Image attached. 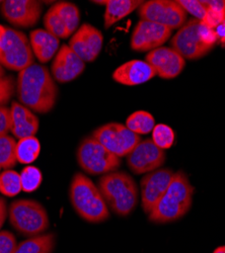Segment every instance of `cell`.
Returning <instances> with one entry per match:
<instances>
[{"label": "cell", "mask_w": 225, "mask_h": 253, "mask_svg": "<svg viewBox=\"0 0 225 253\" xmlns=\"http://www.w3.org/2000/svg\"><path fill=\"white\" fill-rule=\"evenodd\" d=\"M34 52L28 37L17 30L6 28L0 45V65L13 71H22L34 64Z\"/></svg>", "instance_id": "obj_7"}, {"label": "cell", "mask_w": 225, "mask_h": 253, "mask_svg": "<svg viewBox=\"0 0 225 253\" xmlns=\"http://www.w3.org/2000/svg\"><path fill=\"white\" fill-rule=\"evenodd\" d=\"M53 8L56 10L60 18L64 23L68 35L71 36L76 32L80 22V13L78 7L71 2L60 1L53 5Z\"/></svg>", "instance_id": "obj_24"}, {"label": "cell", "mask_w": 225, "mask_h": 253, "mask_svg": "<svg viewBox=\"0 0 225 253\" xmlns=\"http://www.w3.org/2000/svg\"><path fill=\"white\" fill-rule=\"evenodd\" d=\"M16 161L15 140L8 135L0 136V167L8 169L15 165Z\"/></svg>", "instance_id": "obj_27"}, {"label": "cell", "mask_w": 225, "mask_h": 253, "mask_svg": "<svg viewBox=\"0 0 225 253\" xmlns=\"http://www.w3.org/2000/svg\"><path fill=\"white\" fill-rule=\"evenodd\" d=\"M193 194L194 188L186 173L176 172L168 191L148 214L149 220L160 224L180 219L189 212Z\"/></svg>", "instance_id": "obj_3"}, {"label": "cell", "mask_w": 225, "mask_h": 253, "mask_svg": "<svg viewBox=\"0 0 225 253\" xmlns=\"http://www.w3.org/2000/svg\"><path fill=\"white\" fill-rule=\"evenodd\" d=\"M44 26L47 32L57 37L58 39H66L69 37L64 23L53 8V6L45 14Z\"/></svg>", "instance_id": "obj_29"}, {"label": "cell", "mask_w": 225, "mask_h": 253, "mask_svg": "<svg viewBox=\"0 0 225 253\" xmlns=\"http://www.w3.org/2000/svg\"><path fill=\"white\" fill-rule=\"evenodd\" d=\"M180 5L183 8L187 13H191L196 19L203 20V18L206 15L207 7L199 0H179L178 1Z\"/></svg>", "instance_id": "obj_32"}, {"label": "cell", "mask_w": 225, "mask_h": 253, "mask_svg": "<svg viewBox=\"0 0 225 253\" xmlns=\"http://www.w3.org/2000/svg\"><path fill=\"white\" fill-rule=\"evenodd\" d=\"M0 168H1V167H0Z\"/></svg>", "instance_id": "obj_42"}, {"label": "cell", "mask_w": 225, "mask_h": 253, "mask_svg": "<svg viewBox=\"0 0 225 253\" xmlns=\"http://www.w3.org/2000/svg\"><path fill=\"white\" fill-rule=\"evenodd\" d=\"M103 34L90 24H84L69 41V47L85 63L92 62L103 48Z\"/></svg>", "instance_id": "obj_15"}, {"label": "cell", "mask_w": 225, "mask_h": 253, "mask_svg": "<svg viewBox=\"0 0 225 253\" xmlns=\"http://www.w3.org/2000/svg\"><path fill=\"white\" fill-rule=\"evenodd\" d=\"M16 246V239L11 232L0 231V253H13Z\"/></svg>", "instance_id": "obj_34"}, {"label": "cell", "mask_w": 225, "mask_h": 253, "mask_svg": "<svg viewBox=\"0 0 225 253\" xmlns=\"http://www.w3.org/2000/svg\"><path fill=\"white\" fill-rule=\"evenodd\" d=\"M153 143L158 148L166 150L170 149L175 143V133L171 126L165 124H158L152 130V139Z\"/></svg>", "instance_id": "obj_31"}, {"label": "cell", "mask_w": 225, "mask_h": 253, "mask_svg": "<svg viewBox=\"0 0 225 253\" xmlns=\"http://www.w3.org/2000/svg\"><path fill=\"white\" fill-rule=\"evenodd\" d=\"M32 50L37 59L42 62H49L58 52L59 39L45 30H35L30 35Z\"/></svg>", "instance_id": "obj_20"}, {"label": "cell", "mask_w": 225, "mask_h": 253, "mask_svg": "<svg viewBox=\"0 0 225 253\" xmlns=\"http://www.w3.org/2000/svg\"><path fill=\"white\" fill-rule=\"evenodd\" d=\"M144 1L141 0H109L106 4L104 26L108 30L121 19L139 8Z\"/></svg>", "instance_id": "obj_21"}, {"label": "cell", "mask_w": 225, "mask_h": 253, "mask_svg": "<svg viewBox=\"0 0 225 253\" xmlns=\"http://www.w3.org/2000/svg\"><path fill=\"white\" fill-rule=\"evenodd\" d=\"M92 137L118 157L128 156L141 141L125 125L109 123L93 131Z\"/></svg>", "instance_id": "obj_9"}, {"label": "cell", "mask_w": 225, "mask_h": 253, "mask_svg": "<svg viewBox=\"0 0 225 253\" xmlns=\"http://www.w3.org/2000/svg\"><path fill=\"white\" fill-rule=\"evenodd\" d=\"M175 172L161 168L147 173L141 179V201L143 211L149 214L171 185Z\"/></svg>", "instance_id": "obj_13"}, {"label": "cell", "mask_w": 225, "mask_h": 253, "mask_svg": "<svg viewBox=\"0 0 225 253\" xmlns=\"http://www.w3.org/2000/svg\"><path fill=\"white\" fill-rule=\"evenodd\" d=\"M69 198L75 212L90 223H100L110 217L109 207L99 188L84 173L72 177Z\"/></svg>", "instance_id": "obj_2"}, {"label": "cell", "mask_w": 225, "mask_h": 253, "mask_svg": "<svg viewBox=\"0 0 225 253\" xmlns=\"http://www.w3.org/2000/svg\"><path fill=\"white\" fill-rule=\"evenodd\" d=\"M5 33H6V28L0 25V45L2 44V41H3V39H4Z\"/></svg>", "instance_id": "obj_38"}, {"label": "cell", "mask_w": 225, "mask_h": 253, "mask_svg": "<svg viewBox=\"0 0 225 253\" xmlns=\"http://www.w3.org/2000/svg\"><path fill=\"white\" fill-rule=\"evenodd\" d=\"M125 126L137 135H146L152 132L155 126V120L151 114L138 111L128 117Z\"/></svg>", "instance_id": "obj_25"}, {"label": "cell", "mask_w": 225, "mask_h": 253, "mask_svg": "<svg viewBox=\"0 0 225 253\" xmlns=\"http://www.w3.org/2000/svg\"><path fill=\"white\" fill-rule=\"evenodd\" d=\"M8 216L11 226L26 236H38L49 228L46 209L34 200H17L11 203Z\"/></svg>", "instance_id": "obj_5"}, {"label": "cell", "mask_w": 225, "mask_h": 253, "mask_svg": "<svg viewBox=\"0 0 225 253\" xmlns=\"http://www.w3.org/2000/svg\"><path fill=\"white\" fill-rule=\"evenodd\" d=\"M76 157L80 167L91 175L113 172L121 165L120 157L110 152L92 136L84 139L80 143Z\"/></svg>", "instance_id": "obj_6"}, {"label": "cell", "mask_w": 225, "mask_h": 253, "mask_svg": "<svg viewBox=\"0 0 225 253\" xmlns=\"http://www.w3.org/2000/svg\"><path fill=\"white\" fill-rule=\"evenodd\" d=\"M172 36V30L140 19L131 37V49L137 52H150L160 48Z\"/></svg>", "instance_id": "obj_14"}, {"label": "cell", "mask_w": 225, "mask_h": 253, "mask_svg": "<svg viewBox=\"0 0 225 253\" xmlns=\"http://www.w3.org/2000/svg\"><path fill=\"white\" fill-rule=\"evenodd\" d=\"M7 217V207L4 199L0 198V230H1Z\"/></svg>", "instance_id": "obj_36"}, {"label": "cell", "mask_w": 225, "mask_h": 253, "mask_svg": "<svg viewBox=\"0 0 225 253\" xmlns=\"http://www.w3.org/2000/svg\"><path fill=\"white\" fill-rule=\"evenodd\" d=\"M16 94L20 103L32 112L46 114L54 108L58 88L45 66L33 64L19 72Z\"/></svg>", "instance_id": "obj_1"}, {"label": "cell", "mask_w": 225, "mask_h": 253, "mask_svg": "<svg viewBox=\"0 0 225 253\" xmlns=\"http://www.w3.org/2000/svg\"><path fill=\"white\" fill-rule=\"evenodd\" d=\"M138 15L142 20H148L172 31L180 30L187 23V12L178 1L173 0L144 1L138 8Z\"/></svg>", "instance_id": "obj_8"}, {"label": "cell", "mask_w": 225, "mask_h": 253, "mask_svg": "<svg viewBox=\"0 0 225 253\" xmlns=\"http://www.w3.org/2000/svg\"><path fill=\"white\" fill-rule=\"evenodd\" d=\"M145 61L153 68L156 76L163 79H173L180 74L185 68L186 61L176 50L160 47L150 51Z\"/></svg>", "instance_id": "obj_16"}, {"label": "cell", "mask_w": 225, "mask_h": 253, "mask_svg": "<svg viewBox=\"0 0 225 253\" xmlns=\"http://www.w3.org/2000/svg\"><path fill=\"white\" fill-rule=\"evenodd\" d=\"M19 174L20 181H22V188L26 193L37 191L43 180L42 172L35 166L25 167Z\"/></svg>", "instance_id": "obj_30"}, {"label": "cell", "mask_w": 225, "mask_h": 253, "mask_svg": "<svg viewBox=\"0 0 225 253\" xmlns=\"http://www.w3.org/2000/svg\"><path fill=\"white\" fill-rule=\"evenodd\" d=\"M38 117L22 103L13 101L10 108V131L17 139L33 137L39 130Z\"/></svg>", "instance_id": "obj_19"}, {"label": "cell", "mask_w": 225, "mask_h": 253, "mask_svg": "<svg viewBox=\"0 0 225 253\" xmlns=\"http://www.w3.org/2000/svg\"><path fill=\"white\" fill-rule=\"evenodd\" d=\"M166 153L151 139L141 140L127 156V164L136 174L152 172L165 163Z\"/></svg>", "instance_id": "obj_12"}, {"label": "cell", "mask_w": 225, "mask_h": 253, "mask_svg": "<svg viewBox=\"0 0 225 253\" xmlns=\"http://www.w3.org/2000/svg\"><path fill=\"white\" fill-rule=\"evenodd\" d=\"M98 188L108 207L121 217L130 215L138 203L135 180L124 171H113L101 176Z\"/></svg>", "instance_id": "obj_4"}, {"label": "cell", "mask_w": 225, "mask_h": 253, "mask_svg": "<svg viewBox=\"0 0 225 253\" xmlns=\"http://www.w3.org/2000/svg\"><path fill=\"white\" fill-rule=\"evenodd\" d=\"M40 152L41 144L35 136L20 139L16 143V159L19 163H33L39 157Z\"/></svg>", "instance_id": "obj_23"}, {"label": "cell", "mask_w": 225, "mask_h": 253, "mask_svg": "<svg viewBox=\"0 0 225 253\" xmlns=\"http://www.w3.org/2000/svg\"><path fill=\"white\" fill-rule=\"evenodd\" d=\"M207 7L206 15L201 20L202 24L215 30L225 22V1L223 0H204L202 1Z\"/></svg>", "instance_id": "obj_26"}, {"label": "cell", "mask_w": 225, "mask_h": 253, "mask_svg": "<svg viewBox=\"0 0 225 253\" xmlns=\"http://www.w3.org/2000/svg\"><path fill=\"white\" fill-rule=\"evenodd\" d=\"M86 64L68 45L61 47L52 63L53 77L60 83H67L76 79L85 71Z\"/></svg>", "instance_id": "obj_17"}, {"label": "cell", "mask_w": 225, "mask_h": 253, "mask_svg": "<svg viewBox=\"0 0 225 253\" xmlns=\"http://www.w3.org/2000/svg\"><path fill=\"white\" fill-rule=\"evenodd\" d=\"M213 253H225V246H220L216 248Z\"/></svg>", "instance_id": "obj_39"}, {"label": "cell", "mask_w": 225, "mask_h": 253, "mask_svg": "<svg viewBox=\"0 0 225 253\" xmlns=\"http://www.w3.org/2000/svg\"><path fill=\"white\" fill-rule=\"evenodd\" d=\"M0 3L3 17L19 28L35 26L43 12V3L37 0H5Z\"/></svg>", "instance_id": "obj_11"}, {"label": "cell", "mask_w": 225, "mask_h": 253, "mask_svg": "<svg viewBox=\"0 0 225 253\" xmlns=\"http://www.w3.org/2000/svg\"><path fill=\"white\" fill-rule=\"evenodd\" d=\"M200 26L201 22L198 19L188 20L172 40L173 49L185 60L200 59L212 50V47L203 41Z\"/></svg>", "instance_id": "obj_10"}, {"label": "cell", "mask_w": 225, "mask_h": 253, "mask_svg": "<svg viewBox=\"0 0 225 253\" xmlns=\"http://www.w3.org/2000/svg\"><path fill=\"white\" fill-rule=\"evenodd\" d=\"M23 191L20 174L14 170H5L0 173V192L6 197H15Z\"/></svg>", "instance_id": "obj_28"}, {"label": "cell", "mask_w": 225, "mask_h": 253, "mask_svg": "<svg viewBox=\"0 0 225 253\" xmlns=\"http://www.w3.org/2000/svg\"><path fill=\"white\" fill-rule=\"evenodd\" d=\"M2 77H4V69L2 68L1 65H0V78H2Z\"/></svg>", "instance_id": "obj_40"}, {"label": "cell", "mask_w": 225, "mask_h": 253, "mask_svg": "<svg viewBox=\"0 0 225 253\" xmlns=\"http://www.w3.org/2000/svg\"><path fill=\"white\" fill-rule=\"evenodd\" d=\"M10 131V108L0 107V136L7 135Z\"/></svg>", "instance_id": "obj_35"}, {"label": "cell", "mask_w": 225, "mask_h": 253, "mask_svg": "<svg viewBox=\"0 0 225 253\" xmlns=\"http://www.w3.org/2000/svg\"><path fill=\"white\" fill-rule=\"evenodd\" d=\"M93 2L97 4H107V1H93Z\"/></svg>", "instance_id": "obj_41"}, {"label": "cell", "mask_w": 225, "mask_h": 253, "mask_svg": "<svg viewBox=\"0 0 225 253\" xmlns=\"http://www.w3.org/2000/svg\"><path fill=\"white\" fill-rule=\"evenodd\" d=\"M215 33L217 36V42H219L223 47H225V22L215 29Z\"/></svg>", "instance_id": "obj_37"}, {"label": "cell", "mask_w": 225, "mask_h": 253, "mask_svg": "<svg viewBox=\"0 0 225 253\" xmlns=\"http://www.w3.org/2000/svg\"><path fill=\"white\" fill-rule=\"evenodd\" d=\"M156 76L146 61L131 60L119 66L113 73V79L123 85L134 86L145 83Z\"/></svg>", "instance_id": "obj_18"}, {"label": "cell", "mask_w": 225, "mask_h": 253, "mask_svg": "<svg viewBox=\"0 0 225 253\" xmlns=\"http://www.w3.org/2000/svg\"><path fill=\"white\" fill-rule=\"evenodd\" d=\"M53 233L38 235L17 244L13 253H51L55 247Z\"/></svg>", "instance_id": "obj_22"}, {"label": "cell", "mask_w": 225, "mask_h": 253, "mask_svg": "<svg viewBox=\"0 0 225 253\" xmlns=\"http://www.w3.org/2000/svg\"><path fill=\"white\" fill-rule=\"evenodd\" d=\"M15 88V83L12 76H4L0 78V107H4L11 99Z\"/></svg>", "instance_id": "obj_33"}]
</instances>
